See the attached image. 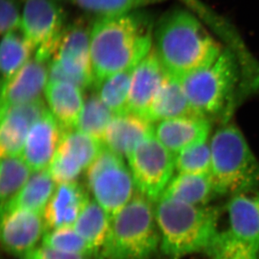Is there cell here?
Instances as JSON below:
<instances>
[{"label": "cell", "mask_w": 259, "mask_h": 259, "mask_svg": "<svg viewBox=\"0 0 259 259\" xmlns=\"http://www.w3.org/2000/svg\"><path fill=\"white\" fill-rule=\"evenodd\" d=\"M152 29L151 18L140 11L98 17L90 33L95 84L137 67L152 49Z\"/></svg>", "instance_id": "6da1fadb"}, {"label": "cell", "mask_w": 259, "mask_h": 259, "mask_svg": "<svg viewBox=\"0 0 259 259\" xmlns=\"http://www.w3.org/2000/svg\"><path fill=\"white\" fill-rule=\"evenodd\" d=\"M154 36V49L165 71L180 79L210 64L223 50L204 21L189 9L165 13Z\"/></svg>", "instance_id": "7a4b0ae2"}, {"label": "cell", "mask_w": 259, "mask_h": 259, "mask_svg": "<svg viewBox=\"0 0 259 259\" xmlns=\"http://www.w3.org/2000/svg\"><path fill=\"white\" fill-rule=\"evenodd\" d=\"M160 247L169 257H179L209 249L219 232L217 210L161 197L155 204Z\"/></svg>", "instance_id": "3957f363"}, {"label": "cell", "mask_w": 259, "mask_h": 259, "mask_svg": "<svg viewBox=\"0 0 259 259\" xmlns=\"http://www.w3.org/2000/svg\"><path fill=\"white\" fill-rule=\"evenodd\" d=\"M160 245L154 202L136 191L111 220L100 255L105 259H149Z\"/></svg>", "instance_id": "277c9868"}, {"label": "cell", "mask_w": 259, "mask_h": 259, "mask_svg": "<svg viewBox=\"0 0 259 259\" xmlns=\"http://www.w3.org/2000/svg\"><path fill=\"white\" fill-rule=\"evenodd\" d=\"M211 177L219 195L259 190V161L241 130L234 124L219 128L209 143Z\"/></svg>", "instance_id": "5b68a950"}, {"label": "cell", "mask_w": 259, "mask_h": 259, "mask_svg": "<svg viewBox=\"0 0 259 259\" xmlns=\"http://www.w3.org/2000/svg\"><path fill=\"white\" fill-rule=\"evenodd\" d=\"M241 67L238 54L227 48L210 64L181 78L197 115L207 118L224 110L239 85Z\"/></svg>", "instance_id": "8992f818"}, {"label": "cell", "mask_w": 259, "mask_h": 259, "mask_svg": "<svg viewBox=\"0 0 259 259\" xmlns=\"http://www.w3.org/2000/svg\"><path fill=\"white\" fill-rule=\"evenodd\" d=\"M86 180L94 199L112 220L136 193L134 181L124 157L104 147L86 170Z\"/></svg>", "instance_id": "52a82bcc"}, {"label": "cell", "mask_w": 259, "mask_h": 259, "mask_svg": "<svg viewBox=\"0 0 259 259\" xmlns=\"http://www.w3.org/2000/svg\"><path fill=\"white\" fill-rule=\"evenodd\" d=\"M137 192L156 202L175 176V156L152 135L125 157Z\"/></svg>", "instance_id": "ba28073f"}, {"label": "cell", "mask_w": 259, "mask_h": 259, "mask_svg": "<svg viewBox=\"0 0 259 259\" xmlns=\"http://www.w3.org/2000/svg\"><path fill=\"white\" fill-rule=\"evenodd\" d=\"M60 0H22L20 29L32 46L35 58L49 63L67 25Z\"/></svg>", "instance_id": "9c48e42d"}, {"label": "cell", "mask_w": 259, "mask_h": 259, "mask_svg": "<svg viewBox=\"0 0 259 259\" xmlns=\"http://www.w3.org/2000/svg\"><path fill=\"white\" fill-rule=\"evenodd\" d=\"M90 33L84 21L67 25L58 50L49 62V81H63L82 90L95 84L90 58Z\"/></svg>", "instance_id": "30bf717a"}, {"label": "cell", "mask_w": 259, "mask_h": 259, "mask_svg": "<svg viewBox=\"0 0 259 259\" xmlns=\"http://www.w3.org/2000/svg\"><path fill=\"white\" fill-rule=\"evenodd\" d=\"M47 232L42 214L14 209H0V248L22 257L36 247Z\"/></svg>", "instance_id": "8fae6325"}, {"label": "cell", "mask_w": 259, "mask_h": 259, "mask_svg": "<svg viewBox=\"0 0 259 259\" xmlns=\"http://www.w3.org/2000/svg\"><path fill=\"white\" fill-rule=\"evenodd\" d=\"M49 81L48 63L31 58L15 74L0 81V121L17 105L41 99Z\"/></svg>", "instance_id": "7c38bea8"}, {"label": "cell", "mask_w": 259, "mask_h": 259, "mask_svg": "<svg viewBox=\"0 0 259 259\" xmlns=\"http://www.w3.org/2000/svg\"><path fill=\"white\" fill-rule=\"evenodd\" d=\"M63 131L47 110L30 128L20 154L31 172L48 169L58 151Z\"/></svg>", "instance_id": "4fadbf2b"}, {"label": "cell", "mask_w": 259, "mask_h": 259, "mask_svg": "<svg viewBox=\"0 0 259 259\" xmlns=\"http://www.w3.org/2000/svg\"><path fill=\"white\" fill-rule=\"evenodd\" d=\"M42 99L10 109L0 121V158L20 157L33 124L48 110Z\"/></svg>", "instance_id": "5bb4252c"}, {"label": "cell", "mask_w": 259, "mask_h": 259, "mask_svg": "<svg viewBox=\"0 0 259 259\" xmlns=\"http://www.w3.org/2000/svg\"><path fill=\"white\" fill-rule=\"evenodd\" d=\"M166 74L167 72L152 48L132 72L129 95L131 112L146 116Z\"/></svg>", "instance_id": "9a60e30c"}, {"label": "cell", "mask_w": 259, "mask_h": 259, "mask_svg": "<svg viewBox=\"0 0 259 259\" xmlns=\"http://www.w3.org/2000/svg\"><path fill=\"white\" fill-rule=\"evenodd\" d=\"M210 131L207 118L185 116L162 120L155 126L157 139L176 156L184 150L206 142Z\"/></svg>", "instance_id": "2e32d148"}, {"label": "cell", "mask_w": 259, "mask_h": 259, "mask_svg": "<svg viewBox=\"0 0 259 259\" xmlns=\"http://www.w3.org/2000/svg\"><path fill=\"white\" fill-rule=\"evenodd\" d=\"M229 231L259 256V190L233 194L227 202Z\"/></svg>", "instance_id": "e0dca14e"}, {"label": "cell", "mask_w": 259, "mask_h": 259, "mask_svg": "<svg viewBox=\"0 0 259 259\" xmlns=\"http://www.w3.org/2000/svg\"><path fill=\"white\" fill-rule=\"evenodd\" d=\"M90 200L87 191L77 181L57 185L43 211L47 231L73 226Z\"/></svg>", "instance_id": "ac0fdd59"}, {"label": "cell", "mask_w": 259, "mask_h": 259, "mask_svg": "<svg viewBox=\"0 0 259 259\" xmlns=\"http://www.w3.org/2000/svg\"><path fill=\"white\" fill-rule=\"evenodd\" d=\"M154 131L153 123L136 113L115 115L105 133L104 144L115 153L126 157L142 140L154 135Z\"/></svg>", "instance_id": "d6986e66"}, {"label": "cell", "mask_w": 259, "mask_h": 259, "mask_svg": "<svg viewBox=\"0 0 259 259\" xmlns=\"http://www.w3.org/2000/svg\"><path fill=\"white\" fill-rule=\"evenodd\" d=\"M82 90L70 82L48 81L44 92L48 110L63 132L77 129L84 105Z\"/></svg>", "instance_id": "ffe728a7"}, {"label": "cell", "mask_w": 259, "mask_h": 259, "mask_svg": "<svg viewBox=\"0 0 259 259\" xmlns=\"http://www.w3.org/2000/svg\"><path fill=\"white\" fill-rule=\"evenodd\" d=\"M185 116L199 115L188 100L181 79L167 73L145 118L154 124Z\"/></svg>", "instance_id": "44dd1931"}, {"label": "cell", "mask_w": 259, "mask_h": 259, "mask_svg": "<svg viewBox=\"0 0 259 259\" xmlns=\"http://www.w3.org/2000/svg\"><path fill=\"white\" fill-rule=\"evenodd\" d=\"M56 187L48 169L33 172L14 196L0 204V209H22L42 214Z\"/></svg>", "instance_id": "7402d4cb"}, {"label": "cell", "mask_w": 259, "mask_h": 259, "mask_svg": "<svg viewBox=\"0 0 259 259\" xmlns=\"http://www.w3.org/2000/svg\"><path fill=\"white\" fill-rule=\"evenodd\" d=\"M105 144L78 130L63 133L56 154L83 172L97 158Z\"/></svg>", "instance_id": "603a6c76"}, {"label": "cell", "mask_w": 259, "mask_h": 259, "mask_svg": "<svg viewBox=\"0 0 259 259\" xmlns=\"http://www.w3.org/2000/svg\"><path fill=\"white\" fill-rule=\"evenodd\" d=\"M214 194H217L210 175L178 172L172 178L162 197L204 206Z\"/></svg>", "instance_id": "cb8c5ba5"}, {"label": "cell", "mask_w": 259, "mask_h": 259, "mask_svg": "<svg viewBox=\"0 0 259 259\" xmlns=\"http://www.w3.org/2000/svg\"><path fill=\"white\" fill-rule=\"evenodd\" d=\"M111 219L105 209L90 199L73 224L75 229L86 241L93 254H100L110 232Z\"/></svg>", "instance_id": "d4e9b609"}, {"label": "cell", "mask_w": 259, "mask_h": 259, "mask_svg": "<svg viewBox=\"0 0 259 259\" xmlns=\"http://www.w3.org/2000/svg\"><path fill=\"white\" fill-rule=\"evenodd\" d=\"M34 49L20 30L6 33L0 40V75L7 79L31 59Z\"/></svg>", "instance_id": "484cf974"}, {"label": "cell", "mask_w": 259, "mask_h": 259, "mask_svg": "<svg viewBox=\"0 0 259 259\" xmlns=\"http://www.w3.org/2000/svg\"><path fill=\"white\" fill-rule=\"evenodd\" d=\"M134 68L110 76L96 85L97 94L100 100L115 115L131 112L129 107L130 86Z\"/></svg>", "instance_id": "4316f807"}, {"label": "cell", "mask_w": 259, "mask_h": 259, "mask_svg": "<svg viewBox=\"0 0 259 259\" xmlns=\"http://www.w3.org/2000/svg\"><path fill=\"white\" fill-rule=\"evenodd\" d=\"M115 115L100 100L98 94H93L84 101L77 129L104 143L105 133Z\"/></svg>", "instance_id": "83f0119b"}, {"label": "cell", "mask_w": 259, "mask_h": 259, "mask_svg": "<svg viewBox=\"0 0 259 259\" xmlns=\"http://www.w3.org/2000/svg\"><path fill=\"white\" fill-rule=\"evenodd\" d=\"M31 174L20 157L0 158V204L14 196Z\"/></svg>", "instance_id": "f1b7e54d"}, {"label": "cell", "mask_w": 259, "mask_h": 259, "mask_svg": "<svg viewBox=\"0 0 259 259\" xmlns=\"http://www.w3.org/2000/svg\"><path fill=\"white\" fill-rule=\"evenodd\" d=\"M82 10L97 15L109 17L137 12L164 0H71Z\"/></svg>", "instance_id": "f546056e"}, {"label": "cell", "mask_w": 259, "mask_h": 259, "mask_svg": "<svg viewBox=\"0 0 259 259\" xmlns=\"http://www.w3.org/2000/svg\"><path fill=\"white\" fill-rule=\"evenodd\" d=\"M41 245L60 252L85 257L93 254L90 246L73 226L47 231L41 239Z\"/></svg>", "instance_id": "4dcf8cb0"}, {"label": "cell", "mask_w": 259, "mask_h": 259, "mask_svg": "<svg viewBox=\"0 0 259 259\" xmlns=\"http://www.w3.org/2000/svg\"><path fill=\"white\" fill-rule=\"evenodd\" d=\"M175 167L180 174L210 175L211 151L208 142L195 145L176 155Z\"/></svg>", "instance_id": "1f68e13d"}, {"label": "cell", "mask_w": 259, "mask_h": 259, "mask_svg": "<svg viewBox=\"0 0 259 259\" xmlns=\"http://www.w3.org/2000/svg\"><path fill=\"white\" fill-rule=\"evenodd\" d=\"M207 252L211 259H259L252 247L237 239L228 230L219 232Z\"/></svg>", "instance_id": "d6a6232c"}, {"label": "cell", "mask_w": 259, "mask_h": 259, "mask_svg": "<svg viewBox=\"0 0 259 259\" xmlns=\"http://www.w3.org/2000/svg\"><path fill=\"white\" fill-rule=\"evenodd\" d=\"M22 0H0V35L20 30Z\"/></svg>", "instance_id": "836d02e7"}, {"label": "cell", "mask_w": 259, "mask_h": 259, "mask_svg": "<svg viewBox=\"0 0 259 259\" xmlns=\"http://www.w3.org/2000/svg\"><path fill=\"white\" fill-rule=\"evenodd\" d=\"M22 259H85V257L60 252L41 245L30 250Z\"/></svg>", "instance_id": "e575fe53"}]
</instances>
